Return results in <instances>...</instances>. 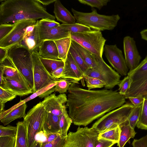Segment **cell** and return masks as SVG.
<instances>
[{"instance_id":"cell-17","label":"cell","mask_w":147,"mask_h":147,"mask_svg":"<svg viewBox=\"0 0 147 147\" xmlns=\"http://www.w3.org/2000/svg\"><path fill=\"white\" fill-rule=\"evenodd\" d=\"M39 35L41 41L45 40L55 41L71 37V32L60 26L57 28H49L39 24Z\"/></svg>"},{"instance_id":"cell-56","label":"cell","mask_w":147,"mask_h":147,"mask_svg":"<svg viewBox=\"0 0 147 147\" xmlns=\"http://www.w3.org/2000/svg\"><path fill=\"white\" fill-rule=\"evenodd\" d=\"M41 144V141L40 140H36V141L33 147H40Z\"/></svg>"},{"instance_id":"cell-23","label":"cell","mask_w":147,"mask_h":147,"mask_svg":"<svg viewBox=\"0 0 147 147\" xmlns=\"http://www.w3.org/2000/svg\"><path fill=\"white\" fill-rule=\"evenodd\" d=\"M42 128V132L45 133L60 134L59 116L47 112Z\"/></svg>"},{"instance_id":"cell-42","label":"cell","mask_w":147,"mask_h":147,"mask_svg":"<svg viewBox=\"0 0 147 147\" xmlns=\"http://www.w3.org/2000/svg\"><path fill=\"white\" fill-rule=\"evenodd\" d=\"M17 127L8 125L6 126L0 125V137L16 136L17 131Z\"/></svg>"},{"instance_id":"cell-49","label":"cell","mask_w":147,"mask_h":147,"mask_svg":"<svg viewBox=\"0 0 147 147\" xmlns=\"http://www.w3.org/2000/svg\"><path fill=\"white\" fill-rule=\"evenodd\" d=\"M43 135L46 138L45 140L44 141H41V143L45 144L50 142L56 138L60 134L56 133H45L41 132Z\"/></svg>"},{"instance_id":"cell-25","label":"cell","mask_w":147,"mask_h":147,"mask_svg":"<svg viewBox=\"0 0 147 147\" xmlns=\"http://www.w3.org/2000/svg\"><path fill=\"white\" fill-rule=\"evenodd\" d=\"M120 133L119 140L117 146L123 147L130 138H133L136 133L129 125L128 120L119 125Z\"/></svg>"},{"instance_id":"cell-44","label":"cell","mask_w":147,"mask_h":147,"mask_svg":"<svg viewBox=\"0 0 147 147\" xmlns=\"http://www.w3.org/2000/svg\"><path fill=\"white\" fill-rule=\"evenodd\" d=\"M16 136L0 137V147H15Z\"/></svg>"},{"instance_id":"cell-3","label":"cell","mask_w":147,"mask_h":147,"mask_svg":"<svg viewBox=\"0 0 147 147\" xmlns=\"http://www.w3.org/2000/svg\"><path fill=\"white\" fill-rule=\"evenodd\" d=\"M91 12L85 13L77 11L73 8L71 9L76 23L95 30H112L116 26L120 19L118 14L111 16L101 15L97 13L96 9L93 8Z\"/></svg>"},{"instance_id":"cell-36","label":"cell","mask_w":147,"mask_h":147,"mask_svg":"<svg viewBox=\"0 0 147 147\" xmlns=\"http://www.w3.org/2000/svg\"><path fill=\"white\" fill-rule=\"evenodd\" d=\"M136 126L139 129L147 130V96L144 97L140 115Z\"/></svg>"},{"instance_id":"cell-53","label":"cell","mask_w":147,"mask_h":147,"mask_svg":"<svg viewBox=\"0 0 147 147\" xmlns=\"http://www.w3.org/2000/svg\"><path fill=\"white\" fill-rule=\"evenodd\" d=\"M37 1L44 5H47L50 4L55 2L57 0H37Z\"/></svg>"},{"instance_id":"cell-37","label":"cell","mask_w":147,"mask_h":147,"mask_svg":"<svg viewBox=\"0 0 147 147\" xmlns=\"http://www.w3.org/2000/svg\"><path fill=\"white\" fill-rule=\"evenodd\" d=\"M61 27L69 31L71 33H80L91 31V28L81 24L76 23L71 24H61L60 25Z\"/></svg>"},{"instance_id":"cell-14","label":"cell","mask_w":147,"mask_h":147,"mask_svg":"<svg viewBox=\"0 0 147 147\" xmlns=\"http://www.w3.org/2000/svg\"><path fill=\"white\" fill-rule=\"evenodd\" d=\"M123 50L127 66L132 71L138 65L142 58L133 38L129 36L124 38Z\"/></svg>"},{"instance_id":"cell-27","label":"cell","mask_w":147,"mask_h":147,"mask_svg":"<svg viewBox=\"0 0 147 147\" xmlns=\"http://www.w3.org/2000/svg\"><path fill=\"white\" fill-rule=\"evenodd\" d=\"M27 107L26 103L17 107L1 119V122L5 126L16 119L22 118L24 119L26 115V111Z\"/></svg>"},{"instance_id":"cell-20","label":"cell","mask_w":147,"mask_h":147,"mask_svg":"<svg viewBox=\"0 0 147 147\" xmlns=\"http://www.w3.org/2000/svg\"><path fill=\"white\" fill-rule=\"evenodd\" d=\"M0 67H2L4 69L3 77L7 78L30 86L8 57L0 63Z\"/></svg>"},{"instance_id":"cell-5","label":"cell","mask_w":147,"mask_h":147,"mask_svg":"<svg viewBox=\"0 0 147 147\" xmlns=\"http://www.w3.org/2000/svg\"><path fill=\"white\" fill-rule=\"evenodd\" d=\"M47 113L40 102L29 111L24 119L28 147H33L36 141V136L43 131V125Z\"/></svg>"},{"instance_id":"cell-6","label":"cell","mask_w":147,"mask_h":147,"mask_svg":"<svg viewBox=\"0 0 147 147\" xmlns=\"http://www.w3.org/2000/svg\"><path fill=\"white\" fill-rule=\"evenodd\" d=\"M134 107L130 103L124 104L102 116L93 124L92 127L100 133L116 127L127 120Z\"/></svg>"},{"instance_id":"cell-40","label":"cell","mask_w":147,"mask_h":147,"mask_svg":"<svg viewBox=\"0 0 147 147\" xmlns=\"http://www.w3.org/2000/svg\"><path fill=\"white\" fill-rule=\"evenodd\" d=\"M132 83V80L130 77L128 75L125 77L118 85L119 94L125 96L129 89Z\"/></svg>"},{"instance_id":"cell-29","label":"cell","mask_w":147,"mask_h":147,"mask_svg":"<svg viewBox=\"0 0 147 147\" xmlns=\"http://www.w3.org/2000/svg\"><path fill=\"white\" fill-rule=\"evenodd\" d=\"M16 126L15 147H28L26 128L23 121L18 122Z\"/></svg>"},{"instance_id":"cell-30","label":"cell","mask_w":147,"mask_h":147,"mask_svg":"<svg viewBox=\"0 0 147 147\" xmlns=\"http://www.w3.org/2000/svg\"><path fill=\"white\" fill-rule=\"evenodd\" d=\"M61 79L59 81L49 85L38 90L35 93H33L32 94L23 100H21L19 103L15 105L8 110L6 111L4 110L2 112L0 113V120L1 119L9 113L16 108L24 103H26L27 102L35 98L37 96H39L49 89L54 87L61 80Z\"/></svg>"},{"instance_id":"cell-4","label":"cell","mask_w":147,"mask_h":147,"mask_svg":"<svg viewBox=\"0 0 147 147\" xmlns=\"http://www.w3.org/2000/svg\"><path fill=\"white\" fill-rule=\"evenodd\" d=\"M32 54L26 47L17 45L8 49L7 57L33 90Z\"/></svg>"},{"instance_id":"cell-38","label":"cell","mask_w":147,"mask_h":147,"mask_svg":"<svg viewBox=\"0 0 147 147\" xmlns=\"http://www.w3.org/2000/svg\"><path fill=\"white\" fill-rule=\"evenodd\" d=\"M142 104L135 107L128 118L129 123L131 127L134 129L139 119L142 108Z\"/></svg>"},{"instance_id":"cell-10","label":"cell","mask_w":147,"mask_h":147,"mask_svg":"<svg viewBox=\"0 0 147 147\" xmlns=\"http://www.w3.org/2000/svg\"><path fill=\"white\" fill-rule=\"evenodd\" d=\"M99 134L94 127H79L76 132H69L63 147H94Z\"/></svg>"},{"instance_id":"cell-46","label":"cell","mask_w":147,"mask_h":147,"mask_svg":"<svg viewBox=\"0 0 147 147\" xmlns=\"http://www.w3.org/2000/svg\"><path fill=\"white\" fill-rule=\"evenodd\" d=\"M13 24L5 23L0 24V40L6 36L12 29Z\"/></svg>"},{"instance_id":"cell-9","label":"cell","mask_w":147,"mask_h":147,"mask_svg":"<svg viewBox=\"0 0 147 147\" xmlns=\"http://www.w3.org/2000/svg\"><path fill=\"white\" fill-rule=\"evenodd\" d=\"M94 55L96 65L94 68L90 69L84 76L98 79L105 82V89L111 90L120 83L121 76L108 65L102 58Z\"/></svg>"},{"instance_id":"cell-1","label":"cell","mask_w":147,"mask_h":147,"mask_svg":"<svg viewBox=\"0 0 147 147\" xmlns=\"http://www.w3.org/2000/svg\"><path fill=\"white\" fill-rule=\"evenodd\" d=\"M66 106L74 124L86 126L105 113L118 108L125 102V96L117 90L82 88L72 83L68 90Z\"/></svg>"},{"instance_id":"cell-31","label":"cell","mask_w":147,"mask_h":147,"mask_svg":"<svg viewBox=\"0 0 147 147\" xmlns=\"http://www.w3.org/2000/svg\"><path fill=\"white\" fill-rule=\"evenodd\" d=\"M59 117L60 134L63 136H67L68 130L73 122L67 114L65 105L63 106L62 114Z\"/></svg>"},{"instance_id":"cell-18","label":"cell","mask_w":147,"mask_h":147,"mask_svg":"<svg viewBox=\"0 0 147 147\" xmlns=\"http://www.w3.org/2000/svg\"><path fill=\"white\" fill-rule=\"evenodd\" d=\"M42 42L40 37L39 20H37L33 31L25 36L18 45L26 47L32 52H37Z\"/></svg>"},{"instance_id":"cell-15","label":"cell","mask_w":147,"mask_h":147,"mask_svg":"<svg viewBox=\"0 0 147 147\" xmlns=\"http://www.w3.org/2000/svg\"><path fill=\"white\" fill-rule=\"evenodd\" d=\"M67 100L65 93L57 96L53 93L45 97L42 102L47 112L59 116L62 114L63 106Z\"/></svg>"},{"instance_id":"cell-43","label":"cell","mask_w":147,"mask_h":147,"mask_svg":"<svg viewBox=\"0 0 147 147\" xmlns=\"http://www.w3.org/2000/svg\"><path fill=\"white\" fill-rule=\"evenodd\" d=\"M66 138L67 136L64 137L60 135L52 142L45 144L41 143L40 147H63Z\"/></svg>"},{"instance_id":"cell-32","label":"cell","mask_w":147,"mask_h":147,"mask_svg":"<svg viewBox=\"0 0 147 147\" xmlns=\"http://www.w3.org/2000/svg\"><path fill=\"white\" fill-rule=\"evenodd\" d=\"M39 57L45 69L51 74L57 68L64 67V62L61 60L47 59L40 56Z\"/></svg>"},{"instance_id":"cell-35","label":"cell","mask_w":147,"mask_h":147,"mask_svg":"<svg viewBox=\"0 0 147 147\" xmlns=\"http://www.w3.org/2000/svg\"><path fill=\"white\" fill-rule=\"evenodd\" d=\"M17 95L0 86V113L3 111L5 103L15 98Z\"/></svg>"},{"instance_id":"cell-34","label":"cell","mask_w":147,"mask_h":147,"mask_svg":"<svg viewBox=\"0 0 147 147\" xmlns=\"http://www.w3.org/2000/svg\"><path fill=\"white\" fill-rule=\"evenodd\" d=\"M69 52L80 69L85 75L89 69L91 68L85 63L78 52L71 45Z\"/></svg>"},{"instance_id":"cell-33","label":"cell","mask_w":147,"mask_h":147,"mask_svg":"<svg viewBox=\"0 0 147 147\" xmlns=\"http://www.w3.org/2000/svg\"><path fill=\"white\" fill-rule=\"evenodd\" d=\"M120 133V130L118 125L99 134L98 138L104 139L118 143L119 140Z\"/></svg>"},{"instance_id":"cell-45","label":"cell","mask_w":147,"mask_h":147,"mask_svg":"<svg viewBox=\"0 0 147 147\" xmlns=\"http://www.w3.org/2000/svg\"><path fill=\"white\" fill-rule=\"evenodd\" d=\"M39 23L40 25L49 28H57L60 24L54 20L47 18L42 19Z\"/></svg>"},{"instance_id":"cell-7","label":"cell","mask_w":147,"mask_h":147,"mask_svg":"<svg viewBox=\"0 0 147 147\" xmlns=\"http://www.w3.org/2000/svg\"><path fill=\"white\" fill-rule=\"evenodd\" d=\"M71 40L87 49L93 55L102 58L106 40L99 31L71 33Z\"/></svg>"},{"instance_id":"cell-26","label":"cell","mask_w":147,"mask_h":147,"mask_svg":"<svg viewBox=\"0 0 147 147\" xmlns=\"http://www.w3.org/2000/svg\"><path fill=\"white\" fill-rule=\"evenodd\" d=\"M72 83L79 84L78 81L70 78H62L61 80L53 87L39 95L40 98H45L49 96L54 91L59 92L60 94H63L68 90Z\"/></svg>"},{"instance_id":"cell-51","label":"cell","mask_w":147,"mask_h":147,"mask_svg":"<svg viewBox=\"0 0 147 147\" xmlns=\"http://www.w3.org/2000/svg\"><path fill=\"white\" fill-rule=\"evenodd\" d=\"M63 69L64 67H59L53 71L51 74L55 78L59 79L61 78Z\"/></svg>"},{"instance_id":"cell-16","label":"cell","mask_w":147,"mask_h":147,"mask_svg":"<svg viewBox=\"0 0 147 147\" xmlns=\"http://www.w3.org/2000/svg\"><path fill=\"white\" fill-rule=\"evenodd\" d=\"M0 86L21 96L33 93V90L30 86L7 78L3 77Z\"/></svg>"},{"instance_id":"cell-8","label":"cell","mask_w":147,"mask_h":147,"mask_svg":"<svg viewBox=\"0 0 147 147\" xmlns=\"http://www.w3.org/2000/svg\"><path fill=\"white\" fill-rule=\"evenodd\" d=\"M132 80L130 87L125 97L147 96V55L135 69L127 74Z\"/></svg>"},{"instance_id":"cell-48","label":"cell","mask_w":147,"mask_h":147,"mask_svg":"<svg viewBox=\"0 0 147 147\" xmlns=\"http://www.w3.org/2000/svg\"><path fill=\"white\" fill-rule=\"evenodd\" d=\"M133 147H147V134L139 139H134L132 143Z\"/></svg>"},{"instance_id":"cell-11","label":"cell","mask_w":147,"mask_h":147,"mask_svg":"<svg viewBox=\"0 0 147 147\" xmlns=\"http://www.w3.org/2000/svg\"><path fill=\"white\" fill-rule=\"evenodd\" d=\"M33 73L34 82L33 93L61 80L54 78L45 69L37 52H32Z\"/></svg>"},{"instance_id":"cell-12","label":"cell","mask_w":147,"mask_h":147,"mask_svg":"<svg viewBox=\"0 0 147 147\" xmlns=\"http://www.w3.org/2000/svg\"><path fill=\"white\" fill-rule=\"evenodd\" d=\"M36 21L26 20L15 22L11 31L0 40V47L9 49L12 47L18 45L23 39L27 27L35 24Z\"/></svg>"},{"instance_id":"cell-54","label":"cell","mask_w":147,"mask_h":147,"mask_svg":"<svg viewBox=\"0 0 147 147\" xmlns=\"http://www.w3.org/2000/svg\"><path fill=\"white\" fill-rule=\"evenodd\" d=\"M140 33L142 38L147 41V28L141 31Z\"/></svg>"},{"instance_id":"cell-2","label":"cell","mask_w":147,"mask_h":147,"mask_svg":"<svg viewBox=\"0 0 147 147\" xmlns=\"http://www.w3.org/2000/svg\"><path fill=\"white\" fill-rule=\"evenodd\" d=\"M0 5V24L26 20H55L37 0H2Z\"/></svg>"},{"instance_id":"cell-28","label":"cell","mask_w":147,"mask_h":147,"mask_svg":"<svg viewBox=\"0 0 147 147\" xmlns=\"http://www.w3.org/2000/svg\"><path fill=\"white\" fill-rule=\"evenodd\" d=\"M71 40V37H69L54 41L58 51V58L64 62L67 58Z\"/></svg>"},{"instance_id":"cell-47","label":"cell","mask_w":147,"mask_h":147,"mask_svg":"<svg viewBox=\"0 0 147 147\" xmlns=\"http://www.w3.org/2000/svg\"><path fill=\"white\" fill-rule=\"evenodd\" d=\"M115 144L110 140L98 138L95 143L94 147H111Z\"/></svg>"},{"instance_id":"cell-50","label":"cell","mask_w":147,"mask_h":147,"mask_svg":"<svg viewBox=\"0 0 147 147\" xmlns=\"http://www.w3.org/2000/svg\"><path fill=\"white\" fill-rule=\"evenodd\" d=\"M129 99L131 103L135 107H136L140 106L143 104L144 101V97L139 96L129 97Z\"/></svg>"},{"instance_id":"cell-55","label":"cell","mask_w":147,"mask_h":147,"mask_svg":"<svg viewBox=\"0 0 147 147\" xmlns=\"http://www.w3.org/2000/svg\"><path fill=\"white\" fill-rule=\"evenodd\" d=\"M35 25V24L31 25L27 27L25 31L24 37L28 34L31 33L33 31Z\"/></svg>"},{"instance_id":"cell-22","label":"cell","mask_w":147,"mask_h":147,"mask_svg":"<svg viewBox=\"0 0 147 147\" xmlns=\"http://www.w3.org/2000/svg\"><path fill=\"white\" fill-rule=\"evenodd\" d=\"M37 53L39 56L44 58L54 59H59L58 49L53 40L42 41L38 47Z\"/></svg>"},{"instance_id":"cell-52","label":"cell","mask_w":147,"mask_h":147,"mask_svg":"<svg viewBox=\"0 0 147 147\" xmlns=\"http://www.w3.org/2000/svg\"><path fill=\"white\" fill-rule=\"evenodd\" d=\"M8 50L5 48L0 47V63L7 57Z\"/></svg>"},{"instance_id":"cell-24","label":"cell","mask_w":147,"mask_h":147,"mask_svg":"<svg viewBox=\"0 0 147 147\" xmlns=\"http://www.w3.org/2000/svg\"><path fill=\"white\" fill-rule=\"evenodd\" d=\"M71 45L90 68H94L96 67V61L93 54L74 40H72Z\"/></svg>"},{"instance_id":"cell-13","label":"cell","mask_w":147,"mask_h":147,"mask_svg":"<svg viewBox=\"0 0 147 147\" xmlns=\"http://www.w3.org/2000/svg\"><path fill=\"white\" fill-rule=\"evenodd\" d=\"M104 51L105 56L113 67L122 76L127 75V67L122 51L116 45H105Z\"/></svg>"},{"instance_id":"cell-41","label":"cell","mask_w":147,"mask_h":147,"mask_svg":"<svg viewBox=\"0 0 147 147\" xmlns=\"http://www.w3.org/2000/svg\"><path fill=\"white\" fill-rule=\"evenodd\" d=\"M80 3L92 7H96L100 10L102 7L107 5L110 0H78Z\"/></svg>"},{"instance_id":"cell-19","label":"cell","mask_w":147,"mask_h":147,"mask_svg":"<svg viewBox=\"0 0 147 147\" xmlns=\"http://www.w3.org/2000/svg\"><path fill=\"white\" fill-rule=\"evenodd\" d=\"M84 74L75 62L70 53L64 62L61 78H70L79 81L82 79Z\"/></svg>"},{"instance_id":"cell-39","label":"cell","mask_w":147,"mask_h":147,"mask_svg":"<svg viewBox=\"0 0 147 147\" xmlns=\"http://www.w3.org/2000/svg\"><path fill=\"white\" fill-rule=\"evenodd\" d=\"M83 78L86 82L88 90L94 88H102L105 85V82L96 78L86 76H84Z\"/></svg>"},{"instance_id":"cell-21","label":"cell","mask_w":147,"mask_h":147,"mask_svg":"<svg viewBox=\"0 0 147 147\" xmlns=\"http://www.w3.org/2000/svg\"><path fill=\"white\" fill-rule=\"evenodd\" d=\"M53 12L57 20L62 24H71L76 23V20L74 16L59 0H57L54 2Z\"/></svg>"}]
</instances>
